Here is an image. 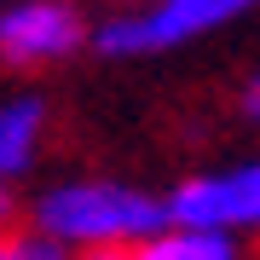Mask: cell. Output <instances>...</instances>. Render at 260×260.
I'll use <instances>...</instances> for the list:
<instances>
[{
    "label": "cell",
    "instance_id": "cell-6",
    "mask_svg": "<svg viewBox=\"0 0 260 260\" xmlns=\"http://www.w3.org/2000/svg\"><path fill=\"white\" fill-rule=\"evenodd\" d=\"M139 249L145 260H237L232 232H214V225H168Z\"/></svg>",
    "mask_w": 260,
    "mask_h": 260
},
{
    "label": "cell",
    "instance_id": "cell-5",
    "mask_svg": "<svg viewBox=\"0 0 260 260\" xmlns=\"http://www.w3.org/2000/svg\"><path fill=\"white\" fill-rule=\"evenodd\" d=\"M41 127H47V104L41 99H12L0 104V174H23L35 162V145H41Z\"/></svg>",
    "mask_w": 260,
    "mask_h": 260
},
{
    "label": "cell",
    "instance_id": "cell-1",
    "mask_svg": "<svg viewBox=\"0 0 260 260\" xmlns=\"http://www.w3.org/2000/svg\"><path fill=\"white\" fill-rule=\"evenodd\" d=\"M41 232L58 237L64 249H110V243H150L174 225L168 203L133 191V185H58L35 203Z\"/></svg>",
    "mask_w": 260,
    "mask_h": 260
},
{
    "label": "cell",
    "instance_id": "cell-10",
    "mask_svg": "<svg viewBox=\"0 0 260 260\" xmlns=\"http://www.w3.org/2000/svg\"><path fill=\"white\" fill-rule=\"evenodd\" d=\"M6 220H12V191H6V174H0V232H6Z\"/></svg>",
    "mask_w": 260,
    "mask_h": 260
},
{
    "label": "cell",
    "instance_id": "cell-2",
    "mask_svg": "<svg viewBox=\"0 0 260 260\" xmlns=\"http://www.w3.org/2000/svg\"><path fill=\"white\" fill-rule=\"evenodd\" d=\"M260 0H156L145 18H110L93 35L99 52L110 58H139V52H162V47H179V41H197L208 29L243 18Z\"/></svg>",
    "mask_w": 260,
    "mask_h": 260
},
{
    "label": "cell",
    "instance_id": "cell-8",
    "mask_svg": "<svg viewBox=\"0 0 260 260\" xmlns=\"http://www.w3.org/2000/svg\"><path fill=\"white\" fill-rule=\"evenodd\" d=\"M237 104H243V116H249V121H260V75H249V81H243Z\"/></svg>",
    "mask_w": 260,
    "mask_h": 260
},
{
    "label": "cell",
    "instance_id": "cell-4",
    "mask_svg": "<svg viewBox=\"0 0 260 260\" xmlns=\"http://www.w3.org/2000/svg\"><path fill=\"white\" fill-rule=\"evenodd\" d=\"M75 47H81V18L64 0H23L0 12V58L18 70L70 58Z\"/></svg>",
    "mask_w": 260,
    "mask_h": 260
},
{
    "label": "cell",
    "instance_id": "cell-9",
    "mask_svg": "<svg viewBox=\"0 0 260 260\" xmlns=\"http://www.w3.org/2000/svg\"><path fill=\"white\" fill-rule=\"evenodd\" d=\"M93 260H145V249H133V254H121V243H110L104 254H93Z\"/></svg>",
    "mask_w": 260,
    "mask_h": 260
},
{
    "label": "cell",
    "instance_id": "cell-7",
    "mask_svg": "<svg viewBox=\"0 0 260 260\" xmlns=\"http://www.w3.org/2000/svg\"><path fill=\"white\" fill-rule=\"evenodd\" d=\"M12 260H64V243L58 237H18L12 243Z\"/></svg>",
    "mask_w": 260,
    "mask_h": 260
},
{
    "label": "cell",
    "instance_id": "cell-3",
    "mask_svg": "<svg viewBox=\"0 0 260 260\" xmlns=\"http://www.w3.org/2000/svg\"><path fill=\"white\" fill-rule=\"evenodd\" d=\"M174 225H214V232H237L260 225V162L232 168V174H197L168 197Z\"/></svg>",
    "mask_w": 260,
    "mask_h": 260
},
{
    "label": "cell",
    "instance_id": "cell-11",
    "mask_svg": "<svg viewBox=\"0 0 260 260\" xmlns=\"http://www.w3.org/2000/svg\"><path fill=\"white\" fill-rule=\"evenodd\" d=\"M12 243H18V237H6V232H0V260H12Z\"/></svg>",
    "mask_w": 260,
    "mask_h": 260
}]
</instances>
